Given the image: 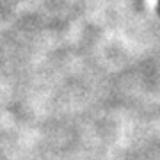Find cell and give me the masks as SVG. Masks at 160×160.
I'll return each mask as SVG.
<instances>
[{
	"label": "cell",
	"mask_w": 160,
	"mask_h": 160,
	"mask_svg": "<svg viewBox=\"0 0 160 160\" xmlns=\"http://www.w3.org/2000/svg\"><path fill=\"white\" fill-rule=\"evenodd\" d=\"M158 9H160V0H158Z\"/></svg>",
	"instance_id": "1"
}]
</instances>
